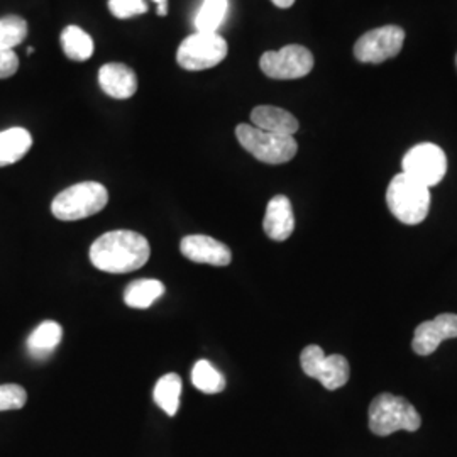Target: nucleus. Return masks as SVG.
<instances>
[{
    "label": "nucleus",
    "mask_w": 457,
    "mask_h": 457,
    "mask_svg": "<svg viewBox=\"0 0 457 457\" xmlns=\"http://www.w3.org/2000/svg\"><path fill=\"white\" fill-rule=\"evenodd\" d=\"M151 247L146 237L134 230H111L90 247V262L105 273L124 275L146 264Z\"/></svg>",
    "instance_id": "1"
},
{
    "label": "nucleus",
    "mask_w": 457,
    "mask_h": 457,
    "mask_svg": "<svg viewBox=\"0 0 457 457\" xmlns=\"http://www.w3.org/2000/svg\"><path fill=\"white\" fill-rule=\"evenodd\" d=\"M422 419L409 400L392 393H381L370 405V428L375 436L386 437L398 430L417 432Z\"/></svg>",
    "instance_id": "2"
},
{
    "label": "nucleus",
    "mask_w": 457,
    "mask_h": 457,
    "mask_svg": "<svg viewBox=\"0 0 457 457\" xmlns=\"http://www.w3.org/2000/svg\"><path fill=\"white\" fill-rule=\"evenodd\" d=\"M430 188L410 179L409 175H396L386 190V204L390 212L407 226H417L424 222L430 211Z\"/></svg>",
    "instance_id": "3"
},
{
    "label": "nucleus",
    "mask_w": 457,
    "mask_h": 457,
    "mask_svg": "<svg viewBox=\"0 0 457 457\" xmlns=\"http://www.w3.org/2000/svg\"><path fill=\"white\" fill-rule=\"evenodd\" d=\"M109 202L107 188L98 181H82L68 187L54 196L51 212L58 220H82L105 209Z\"/></svg>",
    "instance_id": "4"
},
{
    "label": "nucleus",
    "mask_w": 457,
    "mask_h": 457,
    "mask_svg": "<svg viewBox=\"0 0 457 457\" xmlns=\"http://www.w3.org/2000/svg\"><path fill=\"white\" fill-rule=\"evenodd\" d=\"M236 137L258 162L266 164H283L292 162L298 151L294 136H281L262 131L253 124H239Z\"/></svg>",
    "instance_id": "5"
},
{
    "label": "nucleus",
    "mask_w": 457,
    "mask_h": 457,
    "mask_svg": "<svg viewBox=\"0 0 457 457\" xmlns=\"http://www.w3.org/2000/svg\"><path fill=\"white\" fill-rule=\"evenodd\" d=\"M228 41L219 33L190 34L177 51V62L183 70L202 71L222 63L228 56Z\"/></svg>",
    "instance_id": "6"
},
{
    "label": "nucleus",
    "mask_w": 457,
    "mask_h": 457,
    "mask_svg": "<svg viewBox=\"0 0 457 457\" xmlns=\"http://www.w3.org/2000/svg\"><path fill=\"white\" fill-rule=\"evenodd\" d=\"M300 364L303 373L322 383L326 390H339L349 381L351 368L341 354L326 356L324 349L317 344L307 345L300 354Z\"/></svg>",
    "instance_id": "7"
},
{
    "label": "nucleus",
    "mask_w": 457,
    "mask_h": 457,
    "mask_svg": "<svg viewBox=\"0 0 457 457\" xmlns=\"http://www.w3.org/2000/svg\"><path fill=\"white\" fill-rule=\"evenodd\" d=\"M402 173L409 175L427 188L439 185L447 173V156L434 143H420L409 149L402 160Z\"/></svg>",
    "instance_id": "8"
},
{
    "label": "nucleus",
    "mask_w": 457,
    "mask_h": 457,
    "mask_svg": "<svg viewBox=\"0 0 457 457\" xmlns=\"http://www.w3.org/2000/svg\"><path fill=\"white\" fill-rule=\"evenodd\" d=\"M262 73L273 80H296L313 68V54L305 46L288 45L279 51H266L260 60Z\"/></svg>",
    "instance_id": "9"
},
{
    "label": "nucleus",
    "mask_w": 457,
    "mask_h": 457,
    "mask_svg": "<svg viewBox=\"0 0 457 457\" xmlns=\"http://www.w3.org/2000/svg\"><path fill=\"white\" fill-rule=\"evenodd\" d=\"M405 43V31L400 26H383L362 34L354 45V56L361 63L379 65L395 58Z\"/></svg>",
    "instance_id": "10"
},
{
    "label": "nucleus",
    "mask_w": 457,
    "mask_h": 457,
    "mask_svg": "<svg viewBox=\"0 0 457 457\" xmlns=\"http://www.w3.org/2000/svg\"><path fill=\"white\" fill-rule=\"evenodd\" d=\"M457 337L456 313H441L434 320L415 327L411 347L419 356H430L437 351L442 341Z\"/></svg>",
    "instance_id": "11"
},
{
    "label": "nucleus",
    "mask_w": 457,
    "mask_h": 457,
    "mask_svg": "<svg viewBox=\"0 0 457 457\" xmlns=\"http://www.w3.org/2000/svg\"><path fill=\"white\" fill-rule=\"evenodd\" d=\"M181 254L190 262L212 266H228L232 262V253L228 245L211 236L192 234L181 239Z\"/></svg>",
    "instance_id": "12"
},
{
    "label": "nucleus",
    "mask_w": 457,
    "mask_h": 457,
    "mask_svg": "<svg viewBox=\"0 0 457 457\" xmlns=\"http://www.w3.org/2000/svg\"><path fill=\"white\" fill-rule=\"evenodd\" d=\"M262 228L273 241H287L295 230V215L292 202L287 195L273 196L268 202Z\"/></svg>",
    "instance_id": "13"
},
{
    "label": "nucleus",
    "mask_w": 457,
    "mask_h": 457,
    "mask_svg": "<svg viewBox=\"0 0 457 457\" xmlns=\"http://www.w3.org/2000/svg\"><path fill=\"white\" fill-rule=\"evenodd\" d=\"M98 85L109 97L126 100L136 94L137 77L128 65L107 63L98 70Z\"/></svg>",
    "instance_id": "14"
},
{
    "label": "nucleus",
    "mask_w": 457,
    "mask_h": 457,
    "mask_svg": "<svg viewBox=\"0 0 457 457\" xmlns=\"http://www.w3.org/2000/svg\"><path fill=\"white\" fill-rule=\"evenodd\" d=\"M251 122L258 129L281 134V136H294L300 128L294 114H290L285 109L275 107V105L254 107L251 112Z\"/></svg>",
    "instance_id": "15"
},
{
    "label": "nucleus",
    "mask_w": 457,
    "mask_h": 457,
    "mask_svg": "<svg viewBox=\"0 0 457 457\" xmlns=\"http://www.w3.org/2000/svg\"><path fill=\"white\" fill-rule=\"evenodd\" d=\"M33 146V136L24 128L0 132V168L22 160Z\"/></svg>",
    "instance_id": "16"
},
{
    "label": "nucleus",
    "mask_w": 457,
    "mask_h": 457,
    "mask_svg": "<svg viewBox=\"0 0 457 457\" xmlns=\"http://www.w3.org/2000/svg\"><path fill=\"white\" fill-rule=\"evenodd\" d=\"M63 327L54 320H46L34 328L28 339V351L36 360H45L60 345Z\"/></svg>",
    "instance_id": "17"
},
{
    "label": "nucleus",
    "mask_w": 457,
    "mask_h": 457,
    "mask_svg": "<svg viewBox=\"0 0 457 457\" xmlns=\"http://www.w3.org/2000/svg\"><path fill=\"white\" fill-rule=\"evenodd\" d=\"M164 295V285L158 279H136L128 285L124 292V302L131 309H149L158 298Z\"/></svg>",
    "instance_id": "18"
},
{
    "label": "nucleus",
    "mask_w": 457,
    "mask_h": 457,
    "mask_svg": "<svg viewBox=\"0 0 457 457\" xmlns=\"http://www.w3.org/2000/svg\"><path fill=\"white\" fill-rule=\"evenodd\" d=\"M60 41L66 58L71 62H87L94 54V39L79 26H66Z\"/></svg>",
    "instance_id": "19"
},
{
    "label": "nucleus",
    "mask_w": 457,
    "mask_h": 457,
    "mask_svg": "<svg viewBox=\"0 0 457 457\" xmlns=\"http://www.w3.org/2000/svg\"><path fill=\"white\" fill-rule=\"evenodd\" d=\"M181 378L177 373L162 376L154 386V402L166 415L173 417L180 409Z\"/></svg>",
    "instance_id": "20"
},
{
    "label": "nucleus",
    "mask_w": 457,
    "mask_h": 457,
    "mask_svg": "<svg viewBox=\"0 0 457 457\" xmlns=\"http://www.w3.org/2000/svg\"><path fill=\"white\" fill-rule=\"evenodd\" d=\"M228 0H204L195 17L198 33H217L228 16Z\"/></svg>",
    "instance_id": "21"
},
{
    "label": "nucleus",
    "mask_w": 457,
    "mask_h": 457,
    "mask_svg": "<svg viewBox=\"0 0 457 457\" xmlns=\"http://www.w3.org/2000/svg\"><path fill=\"white\" fill-rule=\"evenodd\" d=\"M192 383L196 390L207 395H215L226 390V378L205 360L196 361L192 370Z\"/></svg>",
    "instance_id": "22"
},
{
    "label": "nucleus",
    "mask_w": 457,
    "mask_h": 457,
    "mask_svg": "<svg viewBox=\"0 0 457 457\" xmlns=\"http://www.w3.org/2000/svg\"><path fill=\"white\" fill-rule=\"evenodd\" d=\"M28 36V22L19 16L0 19V49H14Z\"/></svg>",
    "instance_id": "23"
},
{
    "label": "nucleus",
    "mask_w": 457,
    "mask_h": 457,
    "mask_svg": "<svg viewBox=\"0 0 457 457\" xmlns=\"http://www.w3.org/2000/svg\"><path fill=\"white\" fill-rule=\"evenodd\" d=\"M28 402V393L21 385H0V411L21 410Z\"/></svg>",
    "instance_id": "24"
},
{
    "label": "nucleus",
    "mask_w": 457,
    "mask_h": 457,
    "mask_svg": "<svg viewBox=\"0 0 457 457\" xmlns=\"http://www.w3.org/2000/svg\"><path fill=\"white\" fill-rule=\"evenodd\" d=\"M109 11L117 19H129L147 12L145 0H109Z\"/></svg>",
    "instance_id": "25"
},
{
    "label": "nucleus",
    "mask_w": 457,
    "mask_h": 457,
    "mask_svg": "<svg viewBox=\"0 0 457 457\" xmlns=\"http://www.w3.org/2000/svg\"><path fill=\"white\" fill-rule=\"evenodd\" d=\"M19 70V58L14 49H0V80L11 79Z\"/></svg>",
    "instance_id": "26"
},
{
    "label": "nucleus",
    "mask_w": 457,
    "mask_h": 457,
    "mask_svg": "<svg viewBox=\"0 0 457 457\" xmlns=\"http://www.w3.org/2000/svg\"><path fill=\"white\" fill-rule=\"evenodd\" d=\"M279 9H288L295 4V0H271Z\"/></svg>",
    "instance_id": "27"
},
{
    "label": "nucleus",
    "mask_w": 457,
    "mask_h": 457,
    "mask_svg": "<svg viewBox=\"0 0 457 457\" xmlns=\"http://www.w3.org/2000/svg\"><path fill=\"white\" fill-rule=\"evenodd\" d=\"M158 14H160L162 17H164L166 14H168V2H166V4H160V5H158Z\"/></svg>",
    "instance_id": "28"
},
{
    "label": "nucleus",
    "mask_w": 457,
    "mask_h": 457,
    "mask_svg": "<svg viewBox=\"0 0 457 457\" xmlns=\"http://www.w3.org/2000/svg\"><path fill=\"white\" fill-rule=\"evenodd\" d=\"M153 2H156V5H160V4H166L168 0H153Z\"/></svg>",
    "instance_id": "29"
},
{
    "label": "nucleus",
    "mask_w": 457,
    "mask_h": 457,
    "mask_svg": "<svg viewBox=\"0 0 457 457\" xmlns=\"http://www.w3.org/2000/svg\"><path fill=\"white\" fill-rule=\"evenodd\" d=\"M34 48H28V54H33Z\"/></svg>",
    "instance_id": "30"
},
{
    "label": "nucleus",
    "mask_w": 457,
    "mask_h": 457,
    "mask_svg": "<svg viewBox=\"0 0 457 457\" xmlns=\"http://www.w3.org/2000/svg\"><path fill=\"white\" fill-rule=\"evenodd\" d=\"M456 66H457V54H456Z\"/></svg>",
    "instance_id": "31"
}]
</instances>
